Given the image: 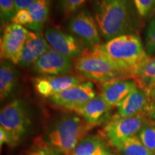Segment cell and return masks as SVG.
<instances>
[{"label": "cell", "mask_w": 155, "mask_h": 155, "mask_svg": "<svg viewBox=\"0 0 155 155\" xmlns=\"http://www.w3.org/2000/svg\"><path fill=\"white\" fill-rule=\"evenodd\" d=\"M17 12L15 0H0L2 26L12 21Z\"/></svg>", "instance_id": "603a6c76"}, {"label": "cell", "mask_w": 155, "mask_h": 155, "mask_svg": "<svg viewBox=\"0 0 155 155\" xmlns=\"http://www.w3.org/2000/svg\"><path fill=\"white\" fill-rule=\"evenodd\" d=\"M111 106L101 96H97L73 112L83 118L89 124L96 126L107 124L111 120Z\"/></svg>", "instance_id": "4fadbf2b"}, {"label": "cell", "mask_w": 155, "mask_h": 155, "mask_svg": "<svg viewBox=\"0 0 155 155\" xmlns=\"http://www.w3.org/2000/svg\"><path fill=\"white\" fill-rule=\"evenodd\" d=\"M18 79V72L8 61L2 60L0 66V97L5 100L14 90Z\"/></svg>", "instance_id": "e0dca14e"}, {"label": "cell", "mask_w": 155, "mask_h": 155, "mask_svg": "<svg viewBox=\"0 0 155 155\" xmlns=\"http://www.w3.org/2000/svg\"><path fill=\"white\" fill-rule=\"evenodd\" d=\"M5 144H7L11 147L15 146V144L10 134L7 132L2 127H0V145H1V147H2V145Z\"/></svg>", "instance_id": "f1b7e54d"}, {"label": "cell", "mask_w": 155, "mask_h": 155, "mask_svg": "<svg viewBox=\"0 0 155 155\" xmlns=\"http://www.w3.org/2000/svg\"><path fill=\"white\" fill-rule=\"evenodd\" d=\"M92 7L100 33L106 41L134 34L137 29L134 0H92Z\"/></svg>", "instance_id": "7a4b0ae2"}, {"label": "cell", "mask_w": 155, "mask_h": 155, "mask_svg": "<svg viewBox=\"0 0 155 155\" xmlns=\"http://www.w3.org/2000/svg\"><path fill=\"white\" fill-rule=\"evenodd\" d=\"M154 125H155V122H154Z\"/></svg>", "instance_id": "e575fe53"}, {"label": "cell", "mask_w": 155, "mask_h": 155, "mask_svg": "<svg viewBox=\"0 0 155 155\" xmlns=\"http://www.w3.org/2000/svg\"><path fill=\"white\" fill-rule=\"evenodd\" d=\"M73 65L79 75L98 83L116 78L126 79L114 64L89 49L85 50L75 60Z\"/></svg>", "instance_id": "277c9868"}, {"label": "cell", "mask_w": 155, "mask_h": 155, "mask_svg": "<svg viewBox=\"0 0 155 155\" xmlns=\"http://www.w3.org/2000/svg\"><path fill=\"white\" fill-rule=\"evenodd\" d=\"M137 86L134 81L116 78L101 83V94L106 103L111 107L116 106Z\"/></svg>", "instance_id": "9a60e30c"}, {"label": "cell", "mask_w": 155, "mask_h": 155, "mask_svg": "<svg viewBox=\"0 0 155 155\" xmlns=\"http://www.w3.org/2000/svg\"><path fill=\"white\" fill-rule=\"evenodd\" d=\"M12 22L28 28L30 25H32V19L28 9H20L17 11L15 17L12 19Z\"/></svg>", "instance_id": "4316f807"}, {"label": "cell", "mask_w": 155, "mask_h": 155, "mask_svg": "<svg viewBox=\"0 0 155 155\" xmlns=\"http://www.w3.org/2000/svg\"><path fill=\"white\" fill-rule=\"evenodd\" d=\"M0 40V53L2 60L18 64L22 50L29 38L30 31L22 25L14 22L2 26Z\"/></svg>", "instance_id": "52a82bcc"}, {"label": "cell", "mask_w": 155, "mask_h": 155, "mask_svg": "<svg viewBox=\"0 0 155 155\" xmlns=\"http://www.w3.org/2000/svg\"><path fill=\"white\" fill-rule=\"evenodd\" d=\"M74 67L72 60L50 49L33 65L37 73L42 75H66Z\"/></svg>", "instance_id": "7c38bea8"}, {"label": "cell", "mask_w": 155, "mask_h": 155, "mask_svg": "<svg viewBox=\"0 0 155 155\" xmlns=\"http://www.w3.org/2000/svg\"><path fill=\"white\" fill-rule=\"evenodd\" d=\"M150 95H151V98H152V100L155 101V88L152 91V92H151Z\"/></svg>", "instance_id": "1f68e13d"}, {"label": "cell", "mask_w": 155, "mask_h": 155, "mask_svg": "<svg viewBox=\"0 0 155 155\" xmlns=\"http://www.w3.org/2000/svg\"><path fill=\"white\" fill-rule=\"evenodd\" d=\"M146 112L127 118L113 116L104 128V135L112 146L120 150L127 139L135 136L149 123Z\"/></svg>", "instance_id": "5b68a950"}, {"label": "cell", "mask_w": 155, "mask_h": 155, "mask_svg": "<svg viewBox=\"0 0 155 155\" xmlns=\"http://www.w3.org/2000/svg\"><path fill=\"white\" fill-rule=\"evenodd\" d=\"M133 81L138 88L151 94L155 88V56L149 58L141 65Z\"/></svg>", "instance_id": "ac0fdd59"}, {"label": "cell", "mask_w": 155, "mask_h": 155, "mask_svg": "<svg viewBox=\"0 0 155 155\" xmlns=\"http://www.w3.org/2000/svg\"><path fill=\"white\" fill-rule=\"evenodd\" d=\"M88 0H61V9L65 16H69L80 9Z\"/></svg>", "instance_id": "484cf974"}, {"label": "cell", "mask_w": 155, "mask_h": 155, "mask_svg": "<svg viewBox=\"0 0 155 155\" xmlns=\"http://www.w3.org/2000/svg\"><path fill=\"white\" fill-rule=\"evenodd\" d=\"M94 126L75 114H65L50 127L46 135L48 144L69 155Z\"/></svg>", "instance_id": "3957f363"}, {"label": "cell", "mask_w": 155, "mask_h": 155, "mask_svg": "<svg viewBox=\"0 0 155 155\" xmlns=\"http://www.w3.org/2000/svg\"><path fill=\"white\" fill-rule=\"evenodd\" d=\"M0 124L10 134L15 145L18 144L30 127V120L25 104L15 99L2 108Z\"/></svg>", "instance_id": "8992f818"}, {"label": "cell", "mask_w": 155, "mask_h": 155, "mask_svg": "<svg viewBox=\"0 0 155 155\" xmlns=\"http://www.w3.org/2000/svg\"><path fill=\"white\" fill-rule=\"evenodd\" d=\"M89 50L114 64L126 79H133L141 65L150 57L140 38L136 34L118 36L104 44L93 46Z\"/></svg>", "instance_id": "6da1fadb"}, {"label": "cell", "mask_w": 155, "mask_h": 155, "mask_svg": "<svg viewBox=\"0 0 155 155\" xmlns=\"http://www.w3.org/2000/svg\"><path fill=\"white\" fill-rule=\"evenodd\" d=\"M151 104L152 98L150 94L137 87L116 106L117 113L114 116L127 118L146 112Z\"/></svg>", "instance_id": "5bb4252c"}, {"label": "cell", "mask_w": 155, "mask_h": 155, "mask_svg": "<svg viewBox=\"0 0 155 155\" xmlns=\"http://www.w3.org/2000/svg\"><path fill=\"white\" fill-rule=\"evenodd\" d=\"M96 96L91 81H85L49 97L51 104L67 111H74Z\"/></svg>", "instance_id": "ba28073f"}, {"label": "cell", "mask_w": 155, "mask_h": 155, "mask_svg": "<svg viewBox=\"0 0 155 155\" xmlns=\"http://www.w3.org/2000/svg\"><path fill=\"white\" fill-rule=\"evenodd\" d=\"M50 49L51 48L41 32L30 31L29 38L22 50L18 65L22 67L34 65L42 54Z\"/></svg>", "instance_id": "2e32d148"}, {"label": "cell", "mask_w": 155, "mask_h": 155, "mask_svg": "<svg viewBox=\"0 0 155 155\" xmlns=\"http://www.w3.org/2000/svg\"><path fill=\"white\" fill-rule=\"evenodd\" d=\"M50 3L51 0H36L28 7L32 23L28 28L34 32L41 31L49 17Z\"/></svg>", "instance_id": "d6986e66"}, {"label": "cell", "mask_w": 155, "mask_h": 155, "mask_svg": "<svg viewBox=\"0 0 155 155\" xmlns=\"http://www.w3.org/2000/svg\"><path fill=\"white\" fill-rule=\"evenodd\" d=\"M138 137L142 144L150 152H155V125L148 123L138 133Z\"/></svg>", "instance_id": "7402d4cb"}, {"label": "cell", "mask_w": 155, "mask_h": 155, "mask_svg": "<svg viewBox=\"0 0 155 155\" xmlns=\"http://www.w3.org/2000/svg\"><path fill=\"white\" fill-rule=\"evenodd\" d=\"M70 32L84 45L91 48L100 44L101 37L94 17L88 10H81L71 17L68 22Z\"/></svg>", "instance_id": "9c48e42d"}, {"label": "cell", "mask_w": 155, "mask_h": 155, "mask_svg": "<svg viewBox=\"0 0 155 155\" xmlns=\"http://www.w3.org/2000/svg\"><path fill=\"white\" fill-rule=\"evenodd\" d=\"M145 48L149 55L155 54V17L147 27L145 37Z\"/></svg>", "instance_id": "d4e9b609"}, {"label": "cell", "mask_w": 155, "mask_h": 155, "mask_svg": "<svg viewBox=\"0 0 155 155\" xmlns=\"http://www.w3.org/2000/svg\"><path fill=\"white\" fill-rule=\"evenodd\" d=\"M86 78L81 75H43L34 79L35 88L39 94L49 98L71 87L81 84Z\"/></svg>", "instance_id": "8fae6325"}, {"label": "cell", "mask_w": 155, "mask_h": 155, "mask_svg": "<svg viewBox=\"0 0 155 155\" xmlns=\"http://www.w3.org/2000/svg\"><path fill=\"white\" fill-rule=\"evenodd\" d=\"M44 36L52 50L72 61H75L85 50L84 45L75 36L56 28H48Z\"/></svg>", "instance_id": "30bf717a"}, {"label": "cell", "mask_w": 155, "mask_h": 155, "mask_svg": "<svg viewBox=\"0 0 155 155\" xmlns=\"http://www.w3.org/2000/svg\"><path fill=\"white\" fill-rule=\"evenodd\" d=\"M119 150L121 151L124 155H150L152 154V152L147 150L137 135L127 139Z\"/></svg>", "instance_id": "44dd1931"}, {"label": "cell", "mask_w": 155, "mask_h": 155, "mask_svg": "<svg viewBox=\"0 0 155 155\" xmlns=\"http://www.w3.org/2000/svg\"><path fill=\"white\" fill-rule=\"evenodd\" d=\"M27 155H65L48 144H43L33 148Z\"/></svg>", "instance_id": "83f0119b"}, {"label": "cell", "mask_w": 155, "mask_h": 155, "mask_svg": "<svg viewBox=\"0 0 155 155\" xmlns=\"http://www.w3.org/2000/svg\"><path fill=\"white\" fill-rule=\"evenodd\" d=\"M146 113L148 114V116H150V117H152L153 119L155 120V102H152V104L147 108Z\"/></svg>", "instance_id": "4dcf8cb0"}, {"label": "cell", "mask_w": 155, "mask_h": 155, "mask_svg": "<svg viewBox=\"0 0 155 155\" xmlns=\"http://www.w3.org/2000/svg\"><path fill=\"white\" fill-rule=\"evenodd\" d=\"M105 149L101 137L90 135L84 137L69 155H96Z\"/></svg>", "instance_id": "ffe728a7"}, {"label": "cell", "mask_w": 155, "mask_h": 155, "mask_svg": "<svg viewBox=\"0 0 155 155\" xmlns=\"http://www.w3.org/2000/svg\"><path fill=\"white\" fill-rule=\"evenodd\" d=\"M103 155H116V154H112V153L109 152L108 151L106 150V149H105L104 151V153H103Z\"/></svg>", "instance_id": "d6a6232c"}, {"label": "cell", "mask_w": 155, "mask_h": 155, "mask_svg": "<svg viewBox=\"0 0 155 155\" xmlns=\"http://www.w3.org/2000/svg\"><path fill=\"white\" fill-rule=\"evenodd\" d=\"M36 0H15L17 11L20 9H28L31 5H32Z\"/></svg>", "instance_id": "f546056e"}, {"label": "cell", "mask_w": 155, "mask_h": 155, "mask_svg": "<svg viewBox=\"0 0 155 155\" xmlns=\"http://www.w3.org/2000/svg\"><path fill=\"white\" fill-rule=\"evenodd\" d=\"M134 2L141 18H147L155 9V0H134Z\"/></svg>", "instance_id": "cb8c5ba5"}, {"label": "cell", "mask_w": 155, "mask_h": 155, "mask_svg": "<svg viewBox=\"0 0 155 155\" xmlns=\"http://www.w3.org/2000/svg\"><path fill=\"white\" fill-rule=\"evenodd\" d=\"M150 155H155V152H152V154H151Z\"/></svg>", "instance_id": "836d02e7"}]
</instances>
